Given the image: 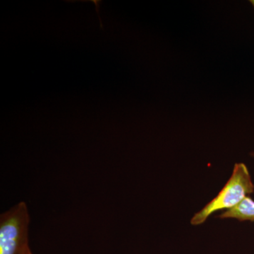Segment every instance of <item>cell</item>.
I'll use <instances>...</instances> for the list:
<instances>
[{
    "mask_svg": "<svg viewBox=\"0 0 254 254\" xmlns=\"http://www.w3.org/2000/svg\"><path fill=\"white\" fill-rule=\"evenodd\" d=\"M254 192V185L247 165L244 163L235 164L232 176L225 187L215 198L193 215L190 224L201 225L215 212L235 208Z\"/></svg>",
    "mask_w": 254,
    "mask_h": 254,
    "instance_id": "cell-1",
    "label": "cell"
},
{
    "mask_svg": "<svg viewBox=\"0 0 254 254\" xmlns=\"http://www.w3.org/2000/svg\"><path fill=\"white\" fill-rule=\"evenodd\" d=\"M30 215L21 201L0 215V254H25L29 247Z\"/></svg>",
    "mask_w": 254,
    "mask_h": 254,
    "instance_id": "cell-2",
    "label": "cell"
},
{
    "mask_svg": "<svg viewBox=\"0 0 254 254\" xmlns=\"http://www.w3.org/2000/svg\"><path fill=\"white\" fill-rule=\"evenodd\" d=\"M219 218L237 219L240 221L254 222V200L247 196L240 205L222 213Z\"/></svg>",
    "mask_w": 254,
    "mask_h": 254,
    "instance_id": "cell-3",
    "label": "cell"
},
{
    "mask_svg": "<svg viewBox=\"0 0 254 254\" xmlns=\"http://www.w3.org/2000/svg\"><path fill=\"white\" fill-rule=\"evenodd\" d=\"M92 2L94 3L95 7H96V11L97 14L98 15V17H99L100 19V28H101V29H103V23H102L101 21V18H100V14H99V10H98V7H99L100 3H101V1H91Z\"/></svg>",
    "mask_w": 254,
    "mask_h": 254,
    "instance_id": "cell-4",
    "label": "cell"
},
{
    "mask_svg": "<svg viewBox=\"0 0 254 254\" xmlns=\"http://www.w3.org/2000/svg\"><path fill=\"white\" fill-rule=\"evenodd\" d=\"M25 254H33V253H32V251L30 247H28L27 250H26V252H25Z\"/></svg>",
    "mask_w": 254,
    "mask_h": 254,
    "instance_id": "cell-5",
    "label": "cell"
},
{
    "mask_svg": "<svg viewBox=\"0 0 254 254\" xmlns=\"http://www.w3.org/2000/svg\"><path fill=\"white\" fill-rule=\"evenodd\" d=\"M250 2H251V4L253 5L254 7V0H251Z\"/></svg>",
    "mask_w": 254,
    "mask_h": 254,
    "instance_id": "cell-6",
    "label": "cell"
},
{
    "mask_svg": "<svg viewBox=\"0 0 254 254\" xmlns=\"http://www.w3.org/2000/svg\"><path fill=\"white\" fill-rule=\"evenodd\" d=\"M251 155H252V156L254 157V152H252V153H251Z\"/></svg>",
    "mask_w": 254,
    "mask_h": 254,
    "instance_id": "cell-7",
    "label": "cell"
}]
</instances>
